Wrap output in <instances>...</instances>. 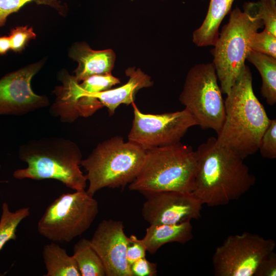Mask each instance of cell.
Segmentation results:
<instances>
[{"mask_svg":"<svg viewBox=\"0 0 276 276\" xmlns=\"http://www.w3.org/2000/svg\"><path fill=\"white\" fill-rule=\"evenodd\" d=\"M132 276H155L157 274V264L145 257L141 258L130 265Z\"/></svg>","mask_w":276,"mask_h":276,"instance_id":"f1b7e54d","label":"cell"},{"mask_svg":"<svg viewBox=\"0 0 276 276\" xmlns=\"http://www.w3.org/2000/svg\"><path fill=\"white\" fill-rule=\"evenodd\" d=\"M98 212L97 200L85 190L63 193L47 207L37 230L51 242H70L90 227Z\"/></svg>","mask_w":276,"mask_h":276,"instance_id":"52a82bcc","label":"cell"},{"mask_svg":"<svg viewBox=\"0 0 276 276\" xmlns=\"http://www.w3.org/2000/svg\"><path fill=\"white\" fill-rule=\"evenodd\" d=\"M213 63L195 64L189 71L179 100L203 129L220 131L224 100Z\"/></svg>","mask_w":276,"mask_h":276,"instance_id":"ba28073f","label":"cell"},{"mask_svg":"<svg viewBox=\"0 0 276 276\" xmlns=\"http://www.w3.org/2000/svg\"><path fill=\"white\" fill-rule=\"evenodd\" d=\"M70 56L78 63L74 77L79 82L93 75L110 73L116 60L112 50H94L85 43L75 44Z\"/></svg>","mask_w":276,"mask_h":276,"instance_id":"5bb4252c","label":"cell"},{"mask_svg":"<svg viewBox=\"0 0 276 276\" xmlns=\"http://www.w3.org/2000/svg\"><path fill=\"white\" fill-rule=\"evenodd\" d=\"M120 83L119 78L111 73L95 75L90 76L79 83L80 92L84 94H93L111 88L112 86Z\"/></svg>","mask_w":276,"mask_h":276,"instance_id":"603a6c76","label":"cell"},{"mask_svg":"<svg viewBox=\"0 0 276 276\" xmlns=\"http://www.w3.org/2000/svg\"><path fill=\"white\" fill-rule=\"evenodd\" d=\"M133 119L128 141L146 150L180 142L188 129L197 123L184 109L161 114L141 112L134 102L131 103Z\"/></svg>","mask_w":276,"mask_h":276,"instance_id":"30bf717a","label":"cell"},{"mask_svg":"<svg viewBox=\"0 0 276 276\" xmlns=\"http://www.w3.org/2000/svg\"><path fill=\"white\" fill-rule=\"evenodd\" d=\"M124 229L122 221L104 219L90 240L103 263L106 276H132L126 258L129 237Z\"/></svg>","mask_w":276,"mask_h":276,"instance_id":"4fadbf2b","label":"cell"},{"mask_svg":"<svg viewBox=\"0 0 276 276\" xmlns=\"http://www.w3.org/2000/svg\"><path fill=\"white\" fill-rule=\"evenodd\" d=\"M249 48L252 51L276 58V36L265 30L256 32L250 38Z\"/></svg>","mask_w":276,"mask_h":276,"instance_id":"cb8c5ba5","label":"cell"},{"mask_svg":"<svg viewBox=\"0 0 276 276\" xmlns=\"http://www.w3.org/2000/svg\"><path fill=\"white\" fill-rule=\"evenodd\" d=\"M146 151L122 137L116 136L100 143L82 159L89 185L86 192L94 196L104 188H124L132 182L142 166Z\"/></svg>","mask_w":276,"mask_h":276,"instance_id":"5b68a950","label":"cell"},{"mask_svg":"<svg viewBox=\"0 0 276 276\" xmlns=\"http://www.w3.org/2000/svg\"><path fill=\"white\" fill-rule=\"evenodd\" d=\"M1 168V164H0V168ZM0 182H1V181H0Z\"/></svg>","mask_w":276,"mask_h":276,"instance_id":"1f68e13d","label":"cell"},{"mask_svg":"<svg viewBox=\"0 0 276 276\" xmlns=\"http://www.w3.org/2000/svg\"><path fill=\"white\" fill-rule=\"evenodd\" d=\"M42 257L47 270L44 276H81L73 256H69L57 243L45 245Z\"/></svg>","mask_w":276,"mask_h":276,"instance_id":"ac0fdd59","label":"cell"},{"mask_svg":"<svg viewBox=\"0 0 276 276\" xmlns=\"http://www.w3.org/2000/svg\"><path fill=\"white\" fill-rule=\"evenodd\" d=\"M129 237L126 250V258L130 266L139 259L146 257V247L142 239H138L132 235Z\"/></svg>","mask_w":276,"mask_h":276,"instance_id":"83f0119b","label":"cell"},{"mask_svg":"<svg viewBox=\"0 0 276 276\" xmlns=\"http://www.w3.org/2000/svg\"><path fill=\"white\" fill-rule=\"evenodd\" d=\"M234 0H210L206 15L201 26L192 35L197 47L214 46L219 37V28L231 11Z\"/></svg>","mask_w":276,"mask_h":276,"instance_id":"e0dca14e","label":"cell"},{"mask_svg":"<svg viewBox=\"0 0 276 276\" xmlns=\"http://www.w3.org/2000/svg\"><path fill=\"white\" fill-rule=\"evenodd\" d=\"M275 275L276 254L273 251L261 261L254 276H275Z\"/></svg>","mask_w":276,"mask_h":276,"instance_id":"f546056e","label":"cell"},{"mask_svg":"<svg viewBox=\"0 0 276 276\" xmlns=\"http://www.w3.org/2000/svg\"><path fill=\"white\" fill-rule=\"evenodd\" d=\"M11 49L9 36L0 37V54L3 55Z\"/></svg>","mask_w":276,"mask_h":276,"instance_id":"4dcf8cb0","label":"cell"},{"mask_svg":"<svg viewBox=\"0 0 276 276\" xmlns=\"http://www.w3.org/2000/svg\"><path fill=\"white\" fill-rule=\"evenodd\" d=\"M248 3L262 21L264 30L276 36V0H259Z\"/></svg>","mask_w":276,"mask_h":276,"instance_id":"7402d4cb","label":"cell"},{"mask_svg":"<svg viewBox=\"0 0 276 276\" xmlns=\"http://www.w3.org/2000/svg\"><path fill=\"white\" fill-rule=\"evenodd\" d=\"M142 166L128 186L142 194L162 191L192 193L197 154L191 146L176 144L145 150Z\"/></svg>","mask_w":276,"mask_h":276,"instance_id":"277c9868","label":"cell"},{"mask_svg":"<svg viewBox=\"0 0 276 276\" xmlns=\"http://www.w3.org/2000/svg\"><path fill=\"white\" fill-rule=\"evenodd\" d=\"M193 238L191 221L174 224H150L142 239L147 251L154 254L167 243L177 242L184 244Z\"/></svg>","mask_w":276,"mask_h":276,"instance_id":"2e32d148","label":"cell"},{"mask_svg":"<svg viewBox=\"0 0 276 276\" xmlns=\"http://www.w3.org/2000/svg\"><path fill=\"white\" fill-rule=\"evenodd\" d=\"M36 34L32 28L18 27L11 30L9 36L11 49L15 52L21 51L27 43L32 39H34Z\"/></svg>","mask_w":276,"mask_h":276,"instance_id":"4316f807","label":"cell"},{"mask_svg":"<svg viewBox=\"0 0 276 276\" xmlns=\"http://www.w3.org/2000/svg\"><path fill=\"white\" fill-rule=\"evenodd\" d=\"M197 162L192 193L202 204L216 206L238 200L254 186L255 176L244 159L219 146L210 137L197 150Z\"/></svg>","mask_w":276,"mask_h":276,"instance_id":"6da1fadb","label":"cell"},{"mask_svg":"<svg viewBox=\"0 0 276 276\" xmlns=\"http://www.w3.org/2000/svg\"><path fill=\"white\" fill-rule=\"evenodd\" d=\"M129 77L125 84L113 89L89 94L97 98L108 109L109 116L114 113L116 108L121 104L127 105L134 101L136 93L141 89L151 86L153 83L151 77L140 68L129 67L125 71Z\"/></svg>","mask_w":276,"mask_h":276,"instance_id":"9a60e30c","label":"cell"},{"mask_svg":"<svg viewBox=\"0 0 276 276\" xmlns=\"http://www.w3.org/2000/svg\"><path fill=\"white\" fill-rule=\"evenodd\" d=\"M258 150L262 157L276 158V120L270 119L261 139Z\"/></svg>","mask_w":276,"mask_h":276,"instance_id":"d4e9b609","label":"cell"},{"mask_svg":"<svg viewBox=\"0 0 276 276\" xmlns=\"http://www.w3.org/2000/svg\"><path fill=\"white\" fill-rule=\"evenodd\" d=\"M236 7L232 10L228 22L219 33L211 52L222 94L230 91L243 67L250 51V39L263 24L249 8Z\"/></svg>","mask_w":276,"mask_h":276,"instance_id":"8992f818","label":"cell"},{"mask_svg":"<svg viewBox=\"0 0 276 276\" xmlns=\"http://www.w3.org/2000/svg\"><path fill=\"white\" fill-rule=\"evenodd\" d=\"M246 59L260 74L262 96L268 105H274L276 103V58L250 50Z\"/></svg>","mask_w":276,"mask_h":276,"instance_id":"d6986e66","label":"cell"},{"mask_svg":"<svg viewBox=\"0 0 276 276\" xmlns=\"http://www.w3.org/2000/svg\"><path fill=\"white\" fill-rule=\"evenodd\" d=\"M40 64L29 65L0 79V116L22 115L48 106V98L36 94L31 82Z\"/></svg>","mask_w":276,"mask_h":276,"instance_id":"7c38bea8","label":"cell"},{"mask_svg":"<svg viewBox=\"0 0 276 276\" xmlns=\"http://www.w3.org/2000/svg\"><path fill=\"white\" fill-rule=\"evenodd\" d=\"M18 156L28 166L14 171L16 179H55L75 191L86 187V175L80 169L81 151L69 140L48 137L31 140L19 147Z\"/></svg>","mask_w":276,"mask_h":276,"instance_id":"3957f363","label":"cell"},{"mask_svg":"<svg viewBox=\"0 0 276 276\" xmlns=\"http://www.w3.org/2000/svg\"><path fill=\"white\" fill-rule=\"evenodd\" d=\"M224 107V119L217 133V143L245 159L258 151L270 120L254 93L252 74L246 65L226 95Z\"/></svg>","mask_w":276,"mask_h":276,"instance_id":"7a4b0ae2","label":"cell"},{"mask_svg":"<svg viewBox=\"0 0 276 276\" xmlns=\"http://www.w3.org/2000/svg\"><path fill=\"white\" fill-rule=\"evenodd\" d=\"M275 242L257 234L229 235L215 249L212 264L216 276H254L261 261L274 251Z\"/></svg>","mask_w":276,"mask_h":276,"instance_id":"9c48e42d","label":"cell"},{"mask_svg":"<svg viewBox=\"0 0 276 276\" xmlns=\"http://www.w3.org/2000/svg\"><path fill=\"white\" fill-rule=\"evenodd\" d=\"M144 220L150 224H174L201 216L202 204L192 193L162 191L143 194Z\"/></svg>","mask_w":276,"mask_h":276,"instance_id":"8fae6325","label":"cell"},{"mask_svg":"<svg viewBox=\"0 0 276 276\" xmlns=\"http://www.w3.org/2000/svg\"><path fill=\"white\" fill-rule=\"evenodd\" d=\"M73 251L81 276H106L103 263L90 240L81 239L75 244Z\"/></svg>","mask_w":276,"mask_h":276,"instance_id":"ffe728a7","label":"cell"},{"mask_svg":"<svg viewBox=\"0 0 276 276\" xmlns=\"http://www.w3.org/2000/svg\"><path fill=\"white\" fill-rule=\"evenodd\" d=\"M30 214L28 207L11 211L6 202H3L0 218V250L11 240H16L17 227Z\"/></svg>","mask_w":276,"mask_h":276,"instance_id":"44dd1931","label":"cell"},{"mask_svg":"<svg viewBox=\"0 0 276 276\" xmlns=\"http://www.w3.org/2000/svg\"><path fill=\"white\" fill-rule=\"evenodd\" d=\"M37 4L56 6V0H0V27L3 26L8 15L18 11L26 4Z\"/></svg>","mask_w":276,"mask_h":276,"instance_id":"484cf974","label":"cell"}]
</instances>
